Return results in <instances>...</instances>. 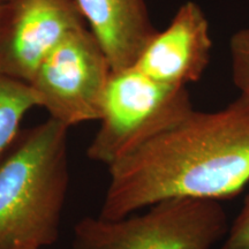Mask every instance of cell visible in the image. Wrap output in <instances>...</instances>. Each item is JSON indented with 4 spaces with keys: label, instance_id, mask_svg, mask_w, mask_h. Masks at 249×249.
I'll use <instances>...</instances> for the list:
<instances>
[{
    "label": "cell",
    "instance_id": "obj_1",
    "mask_svg": "<svg viewBox=\"0 0 249 249\" xmlns=\"http://www.w3.org/2000/svg\"><path fill=\"white\" fill-rule=\"evenodd\" d=\"M98 217L114 220L173 197L220 201L249 182V97L179 123L108 165Z\"/></svg>",
    "mask_w": 249,
    "mask_h": 249
},
{
    "label": "cell",
    "instance_id": "obj_2",
    "mask_svg": "<svg viewBox=\"0 0 249 249\" xmlns=\"http://www.w3.org/2000/svg\"><path fill=\"white\" fill-rule=\"evenodd\" d=\"M68 130L52 118L21 129L0 160V249L58 241L70 185Z\"/></svg>",
    "mask_w": 249,
    "mask_h": 249
},
{
    "label": "cell",
    "instance_id": "obj_3",
    "mask_svg": "<svg viewBox=\"0 0 249 249\" xmlns=\"http://www.w3.org/2000/svg\"><path fill=\"white\" fill-rule=\"evenodd\" d=\"M149 208L121 219L82 218L70 249H211L229 230L220 201L173 197Z\"/></svg>",
    "mask_w": 249,
    "mask_h": 249
},
{
    "label": "cell",
    "instance_id": "obj_4",
    "mask_svg": "<svg viewBox=\"0 0 249 249\" xmlns=\"http://www.w3.org/2000/svg\"><path fill=\"white\" fill-rule=\"evenodd\" d=\"M192 110L187 88L157 82L134 67L112 71L88 158L108 166Z\"/></svg>",
    "mask_w": 249,
    "mask_h": 249
},
{
    "label": "cell",
    "instance_id": "obj_5",
    "mask_svg": "<svg viewBox=\"0 0 249 249\" xmlns=\"http://www.w3.org/2000/svg\"><path fill=\"white\" fill-rule=\"evenodd\" d=\"M111 73L107 55L85 24L68 34L43 59L28 83L39 107L71 128L99 120Z\"/></svg>",
    "mask_w": 249,
    "mask_h": 249
},
{
    "label": "cell",
    "instance_id": "obj_6",
    "mask_svg": "<svg viewBox=\"0 0 249 249\" xmlns=\"http://www.w3.org/2000/svg\"><path fill=\"white\" fill-rule=\"evenodd\" d=\"M86 22L74 0H5L0 71L29 82L46 55Z\"/></svg>",
    "mask_w": 249,
    "mask_h": 249
},
{
    "label": "cell",
    "instance_id": "obj_7",
    "mask_svg": "<svg viewBox=\"0 0 249 249\" xmlns=\"http://www.w3.org/2000/svg\"><path fill=\"white\" fill-rule=\"evenodd\" d=\"M211 49L207 15L197 2L188 0L169 26L156 33L133 67L157 82L187 88L207 71Z\"/></svg>",
    "mask_w": 249,
    "mask_h": 249
},
{
    "label": "cell",
    "instance_id": "obj_8",
    "mask_svg": "<svg viewBox=\"0 0 249 249\" xmlns=\"http://www.w3.org/2000/svg\"><path fill=\"white\" fill-rule=\"evenodd\" d=\"M112 71L135 65L156 35L145 0H74Z\"/></svg>",
    "mask_w": 249,
    "mask_h": 249
},
{
    "label": "cell",
    "instance_id": "obj_9",
    "mask_svg": "<svg viewBox=\"0 0 249 249\" xmlns=\"http://www.w3.org/2000/svg\"><path fill=\"white\" fill-rule=\"evenodd\" d=\"M39 102L29 83L0 71V160L21 132V124Z\"/></svg>",
    "mask_w": 249,
    "mask_h": 249
},
{
    "label": "cell",
    "instance_id": "obj_10",
    "mask_svg": "<svg viewBox=\"0 0 249 249\" xmlns=\"http://www.w3.org/2000/svg\"><path fill=\"white\" fill-rule=\"evenodd\" d=\"M229 49L233 82L240 95L249 97V27L233 34Z\"/></svg>",
    "mask_w": 249,
    "mask_h": 249
},
{
    "label": "cell",
    "instance_id": "obj_11",
    "mask_svg": "<svg viewBox=\"0 0 249 249\" xmlns=\"http://www.w3.org/2000/svg\"><path fill=\"white\" fill-rule=\"evenodd\" d=\"M220 249H249V194L240 213L229 226Z\"/></svg>",
    "mask_w": 249,
    "mask_h": 249
},
{
    "label": "cell",
    "instance_id": "obj_12",
    "mask_svg": "<svg viewBox=\"0 0 249 249\" xmlns=\"http://www.w3.org/2000/svg\"><path fill=\"white\" fill-rule=\"evenodd\" d=\"M4 2H5V0H0V13H1L2 7H4Z\"/></svg>",
    "mask_w": 249,
    "mask_h": 249
},
{
    "label": "cell",
    "instance_id": "obj_13",
    "mask_svg": "<svg viewBox=\"0 0 249 249\" xmlns=\"http://www.w3.org/2000/svg\"><path fill=\"white\" fill-rule=\"evenodd\" d=\"M26 249H36V248H26Z\"/></svg>",
    "mask_w": 249,
    "mask_h": 249
}]
</instances>
